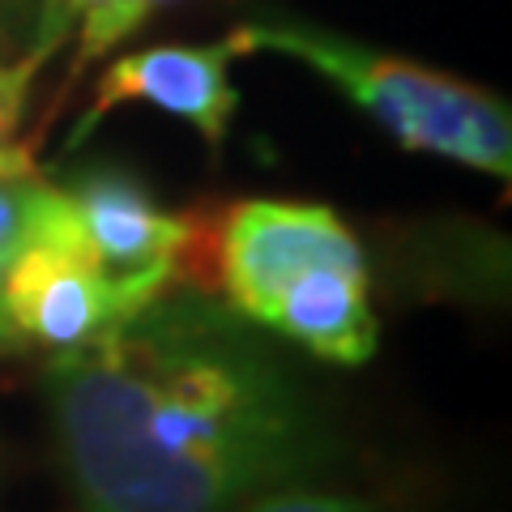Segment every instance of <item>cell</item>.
Segmentation results:
<instances>
[{
    "label": "cell",
    "instance_id": "6da1fadb",
    "mask_svg": "<svg viewBox=\"0 0 512 512\" xmlns=\"http://www.w3.org/2000/svg\"><path fill=\"white\" fill-rule=\"evenodd\" d=\"M47 402L90 512H231L325 457L299 384L205 295H158L56 355Z\"/></svg>",
    "mask_w": 512,
    "mask_h": 512
},
{
    "label": "cell",
    "instance_id": "7a4b0ae2",
    "mask_svg": "<svg viewBox=\"0 0 512 512\" xmlns=\"http://www.w3.org/2000/svg\"><path fill=\"white\" fill-rule=\"evenodd\" d=\"M231 35L244 47V56L278 52L308 64L359 111H367L397 146L500 175V180L512 175V111L500 94L440 73L431 64L376 52L303 18H252L239 22Z\"/></svg>",
    "mask_w": 512,
    "mask_h": 512
},
{
    "label": "cell",
    "instance_id": "3957f363",
    "mask_svg": "<svg viewBox=\"0 0 512 512\" xmlns=\"http://www.w3.org/2000/svg\"><path fill=\"white\" fill-rule=\"evenodd\" d=\"M120 320L128 312L94 265L69 192L39 180L30 192L26 239L0 278V346L64 355L103 338Z\"/></svg>",
    "mask_w": 512,
    "mask_h": 512
},
{
    "label": "cell",
    "instance_id": "277c9868",
    "mask_svg": "<svg viewBox=\"0 0 512 512\" xmlns=\"http://www.w3.org/2000/svg\"><path fill=\"white\" fill-rule=\"evenodd\" d=\"M367 261L355 231L312 201H239L218 227V286L231 312L265 325L299 282Z\"/></svg>",
    "mask_w": 512,
    "mask_h": 512
},
{
    "label": "cell",
    "instance_id": "5b68a950",
    "mask_svg": "<svg viewBox=\"0 0 512 512\" xmlns=\"http://www.w3.org/2000/svg\"><path fill=\"white\" fill-rule=\"evenodd\" d=\"M82 222L86 248L128 316L167 295L180 274L188 218L158 210L150 188L124 167H90L64 188Z\"/></svg>",
    "mask_w": 512,
    "mask_h": 512
},
{
    "label": "cell",
    "instance_id": "8992f818",
    "mask_svg": "<svg viewBox=\"0 0 512 512\" xmlns=\"http://www.w3.org/2000/svg\"><path fill=\"white\" fill-rule=\"evenodd\" d=\"M239 56H244V47L235 43V35H227L218 43H163L111 60L94 86L90 111L73 124L69 150L82 146L90 128L120 103H150L167 111V116L192 124L218 150L239 107V90L231 82V64Z\"/></svg>",
    "mask_w": 512,
    "mask_h": 512
},
{
    "label": "cell",
    "instance_id": "52a82bcc",
    "mask_svg": "<svg viewBox=\"0 0 512 512\" xmlns=\"http://www.w3.org/2000/svg\"><path fill=\"white\" fill-rule=\"evenodd\" d=\"M175 0H103L99 9H90L73 30V60H69V86L86 73V64H94L99 56H107L111 47H120L128 35H137L154 13H163Z\"/></svg>",
    "mask_w": 512,
    "mask_h": 512
},
{
    "label": "cell",
    "instance_id": "ba28073f",
    "mask_svg": "<svg viewBox=\"0 0 512 512\" xmlns=\"http://www.w3.org/2000/svg\"><path fill=\"white\" fill-rule=\"evenodd\" d=\"M35 77H39V64L30 56H22L18 64L0 60V175H35V158L13 141Z\"/></svg>",
    "mask_w": 512,
    "mask_h": 512
},
{
    "label": "cell",
    "instance_id": "9c48e42d",
    "mask_svg": "<svg viewBox=\"0 0 512 512\" xmlns=\"http://www.w3.org/2000/svg\"><path fill=\"white\" fill-rule=\"evenodd\" d=\"M99 5H103V0H39V13H35V39H30L26 56L43 69V64L52 60L60 47L73 39L77 22H82L90 9H99Z\"/></svg>",
    "mask_w": 512,
    "mask_h": 512
},
{
    "label": "cell",
    "instance_id": "30bf717a",
    "mask_svg": "<svg viewBox=\"0 0 512 512\" xmlns=\"http://www.w3.org/2000/svg\"><path fill=\"white\" fill-rule=\"evenodd\" d=\"M231 512H376L372 504L355 500V495H338V491H316V487H274L261 491L252 500L235 504Z\"/></svg>",
    "mask_w": 512,
    "mask_h": 512
},
{
    "label": "cell",
    "instance_id": "8fae6325",
    "mask_svg": "<svg viewBox=\"0 0 512 512\" xmlns=\"http://www.w3.org/2000/svg\"><path fill=\"white\" fill-rule=\"evenodd\" d=\"M39 175H0V278H5L9 261L18 256L30 222V192H35Z\"/></svg>",
    "mask_w": 512,
    "mask_h": 512
},
{
    "label": "cell",
    "instance_id": "7c38bea8",
    "mask_svg": "<svg viewBox=\"0 0 512 512\" xmlns=\"http://www.w3.org/2000/svg\"><path fill=\"white\" fill-rule=\"evenodd\" d=\"M9 5H26V0H9Z\"/></svg>",
    "mask_w": 512,
    "mask_h": 512
}]
</instances>
